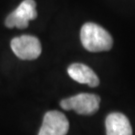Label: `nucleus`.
Returning a JSON list of instances; mask_svg holds the SVG:
<instances>
[{"label":"nucleus","mask_w":135,"mask_h":135,"mask_svg":"<svg viewBox=\"0 0 135 135\" xmlns=\"http://www.w3.org/2000/svg\"><path fill=\"white\" fill-rule=\"evenodd\" d=\"M64 110H74L81 115H92L99 109L100 97L91 93H80L61 100Z\"/></svg>","instance_id":"2"},{"label":"nucleus","mask_w":135,"mask_h":135,"mask_svg":"<svg viewBox=\"0 0 135 135\" xmlns=\"http://www.w3.org/2000/svg\"><path fill=\"white\" fill-rule=\"evenodd\" d=\"M83 47L90 52H101L110 50L113 39L105 29L95 23H85L80 31Z\"/></svg>","instance_id":"1"},{"label":"nucleus","mask_w":135,"mask_h":135,"mask_svg":"<svg viewBox=\"0 0 135 135\" xmlns=\"http://www.w3.org/2000/svg\"><path fill=\"white\" fill-rule=\"evenodd\" d=\"M69 130V121L62 112L48 111L43 117L38 135H66Z\"/></svg>","instance_id":"5"},{"label":"nucleus","mask_w":135,"mask_h":135,"mask_svg":"<svg viewBox=\"0 0 135 135\" xmlns=\"http://www.w3.org/2000/svg\"><path fill=\"white\" fill-rule=\"evenodd\" d=\"M37 17L36 3L34 0H24L16 9L11 12L5 19V25L8 28L17 27L19 29L26 28L30 20Z\"/></svg>","instance_id":"4"},{"label":"nucleus","mask_w":135,"mask_h":135,"mask_svg":"<svg viewBox=\"0 0 135 135\" xmlns=\"http://www.w3.org/2000/svg\"><path fill=\"white\" fill-rule=\"evenodd\" d=\"M67 72L73 80L79 83L87 84L90 87H96L99 85V78L96 73L85 64L73 63L67 68Z\"/></svg>","instance_id":"7"},{"label":"nucleus","mask_w":135,"mask_h":135,"mask_svg":"<svg viewBox=\"0 0 135 135\" xmlns=\"http://www.w3.org/2000/svg\"><path fill=\"white\" fill-rule=\"evenodd\" d=\"M106 135H132V127L128 118L119 112L108 114L105 120Z\"/></svg>","instance_id":"6"},{"label":"nucleus","mask_w":135,"mask_h":135,"mask_svg":"<svg viewBox=\"0 0 135 135\" xmlns=\"http://www.w3.org/2000/svg\"><path fill=\"white\" fill-rule=\"evenodd\" d=\"M10 46L15 55L22 60H34L40 56L42 51L39 39L31 35L15 37L11 40Z\"/></svg>","instance_id":"3"}]
</instances>
